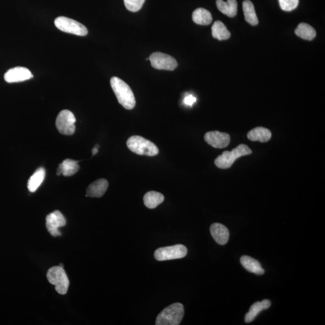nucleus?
Masks as SVG:
<instances>
[{
    "instance_id": "obj_11",
    "label": "nucleus",
    "mask_w": 325,
    "mask_h": 325,
    "mask_svg": "<svg viewBox=\"0 0 325 325\" xmlns=\"http://www.w3.org/2000/svg\"><path fill=\"white\" fill-rule=\"evenodd\" d=\"M204 139L210 145L215 148H225L229 145L230 136L218 131L210 132L204 136Z\"/></svg>"
},
{
    "instance_id": "obj_25",
    "label": "nucleus",
    "mask_w": 325,
    "mask_h": 325,
    "mask_svg": "<svg viewBox=\"0 0 325 325\" xmlns=\"http://www.w3.org/2000/svg\"><path fill=\"white\" fill-rule=\"evenodd\" d=\"M296 35L303 40L312 41L316 35V30L310 25L301 23L295 30Z\"/></svg>"
},
{
    "instance_id": "obj_21",
    "label": "nucleus",
    "mask_w": 325,
    "mask_h": 325,
    "mask_svg": "<svg viewBox=\"0 0 325 325\" xmlns=\"http://www.w3.org/2000/svg\"><path fill=\"white\" fill-rule=\"evenodd\" d=\"M165 200V197L161 193L155 191L147 192L143 197L144 204L147 208L153 209L158 205L162 204Z\"/></svg>"
},
{
    "instance_id": "obj_7",
    "label": "nucleus",
    "mask_w": 325,
    "mask_h": 325,
    "mask_svg": "<svg viewBox=\"0 0 325 325\" xmlns=\"http://www.w3.org/2000/svg\"><path fill=\"white\" fill-rule=\"evenodd\" d=\"M187 254V249L183 244L163 247L154 252L155 259L158 261H166L184 258Z\"/></svg>"
},
{
    "instance_id": "obj_16",
    "label": "nucleus",
    "mask_w": 325,
    "mask_h": 325,
    "mask_svg": "<svg viewBox=\"0 0 325 325\" xmlns=\"http://www.w3.org/2000/svg\"><path fill=\"white\" fill-rule=\"evenodd\" d=\"M80 166L77 161L66 159L60 163L57 170V176L63 175V176L70 177L76 174L79 171Z\"/></svg>"
},
{
    "instance_id": "obj_9",
    "label": "nucleus",
    "mask_w": 325,
    "mask_h": 325,
    "mask_svg": "<svg viewBox=\"0 0 325 325\" xmlns=\"http://www.w3.org/2000/svg\"><path fill=\"white\" fill-rule=\"evenodd\" d=\"M149 60L152 67L160 70L174 71L178 66L177 60L173 57L160 52L152 53Z\"/></svg>"
},
{
    "instance_id": "obj_29",
    "label": "nucleus",
    "mask_w": 325,
    "mask_h": 325,
    "mask_svg": "<svg viewBox=\"0 0 325 325\" xmlns=\"http://www.w3.org/2000/svg\"><path fill=\"white\" fill-rule=\"evenodd\" d=\"M98 148H99V145H96L95 147H94V148L93 149V151H92V153H93V156L98 153Z\"/></svg>"
},
{
    "instance_id": "obj_6",
    "label": "nucleus",
    "mask_w": 325,
    "mask_h": 325,
    "mask_svg": "<svg viewBox=\"0 0 325 325\" xmlns=\"http://www.w3.org/2000/svg\"><path fill=\"white\" fill-rule=\"evenodd\" d=\"M54 24L55 27L61 31L71 34L85 36L88 33L87 28L84 25L65 16L57 17L55 19Z\"/></svg>"
},
{
    "instance_id": "obj_3",
    "label": "nucleus",
    "mask_w": 325,
    "mask_h": 325,
    "mask_svg": "<svg viewBox=\"0 0 325 325\" xmlns=\"http://www.w3.org/2000/svg\"><path fill=\"white\" fill-rule=\"evenodd\" d=\"M128 148L136 154L155 156L159 152L158 147L152 141L139 136H133L127 141Z\"/></svg>"
},
{
    "instance_id": "obj_2",
    "label": "nucleus",
    "mask_w": 325,
    "mask_h": 325,
    "mask_svg": "<svg viewBox=\"0 0 325 325\" xmlns=\"http://www.w3.org/2000/svg\"><path fill=\"white\" fill-rule=\"evenodd\" d=\"M184 306L180 303L169 305L158 315L156 325H179L184 317Z\"/></svg>"
},
{
    "instance_id": "obj_23",
    "label": "nucleus",
    "mask_w": 325,
    "mask_h": 325,
    "mask_svg": "<svg viewBox=\"0 0 325 325\" xmlns=\"http://www.w3.org/2000/svg\"><path fill=\"white\" fill-rule=\"evenodd\" d=\"M243 10L245 20L253 26H257L258 19L252 2L249 0L243 1Z\"/></svg>"
},
{
    "instance_id": "obj_13",
    "label": "nucleus",
    "mask_w": 325,
    "mask_h": 325,
    "mask_svg": "<svg viewBox=\"0 0 325 325\" xmlns=\"http://www.w3.org/2000/svg\"><path fill=\"white\" fill-rule=\"evenodd\" d=\"M210 232L216 242L221 245H224L229 240V231L224 225L219 223L212 224L210 227Z\"/></svg>"
},
{
    "instance_id": "obj_18",
    "label": "nucleus",
    "mask_w": 325,
    "mask_h": 325,
    "mask_svg": "<svg viewBox=\"0 0 325 325\" xmlns=\"http://www.w3.org/2000/svg\"><path fill=\"white\" fill-rule=\"evenodd\" d=\"M247 137L251 141H260V142L265 143L270 140L272 133L269 129L259 127L248 132Z\"/></svg>"
},
{
    "instance_id": "obj_27",
    "label": "nucleus",
    "mask_w": 325,
    "mask_h": 325,
    "mask_svg": "<svg viewBox=\"0 0 325 325\" xmlns=\"http://www.w3.org/2000/svg\"><path fill=\"white\" fill-rule=\"evenodd\" d=\"M299 0H279L281 9L287 12L295 9L299 4Z\"/></svg>"
},
{
    "instance_id": "obj_14",
    "label": "nucleus",
    "mask_w": 325,
    "mask_h": 325,
    "mask_svg": "<svg viewBox=\"0 0 325 325\" xmlns=\"http://www.w3.org/2000/svg\"><path fill=\"white\" fill-rule=\"evenodd\" d=\"M108 183L106 180L102 179L96 180L89 186L86 190V196L92 198H100L104 195L107 190Z\"/></svg>"
},
{
    "instance_id": "obj_30",
    "label": "nucleus",
    "mask_w": 325,
    "mask_h": 325,
    "mask_svg": "<svg viewBox=\"0 0 325 325\" xmlns=\"http://www.w3.org/2000/svg\"><path fill=\"white\" fill-rule=\"evenodd\" d=\"M59 266L61 267V268H64L63 264H60Z\"/></svg>"
},
{
    "instance_id": "obj_22",
    "label": "nucleus",
    "mask_w": 325,
    "mask_h": 325,
    "mask_svg": "<svg viewBox=\"0 0 325 325\" xmlns=\"http://www.w3.org/2000/svg\"><path fill=\"white\" fill-rule=\"evenodd\" d=\"M193 21L197 24L207 26L212 23L213 18L209 11L204 8H198L192 14Z\"/></svg>"
},
{
    "instance_id": "obj_8",
    "label": "nucleus",
    "mask_w": 325,
    "mask_h": 325,
    "mask_svg": "<svg viewBox=\"0 0 325 325\" xmlns=\"http://www.w3.org/2000/svg\"><path fill=\"white\" fill-rule=\"evenodd\" d=\"M76 119L71 111L63 110L58 115L55 126L61 134L71 136L76 132Z\"/></svg>"
},
{
    "instance_id": "obj_1",
    "label": "nucleus",
    "mask_w": 325,
    "mask_h": 325,
    "mask_svg": "<svg viewBox=\"0 0 325 325\" xmlns=\"http://www.w3.org/2000/svg\"><path fill=\"white\" fill-rule=\"evenodd\" d=\"M110 85L119 103L127 110L133 109L135 107L136 99L130 86L117 77L111 79Z\"/></svg>"
},
{
    "instance_id": "obj_5",
    "label": "nucleus",
    "mask_w": 325,
    "mask_h": 325,
    "mask_svg": "<svg viewBox=\"0 0 325 325\" xmlns=\"http://www.w3.org/2000/svg\"><path fill=\"white\" fill-rule=\"evenodd\" d=\"M47 279L49 283L55 285V290L60 294L67 293L69 280L64 268L59 266H54L50 268L47 272Z\"/></svg>"
},
{
    "instance_id": "obj_20",
    "label": "nucleus",
    "mask_w": 325,
    "mask_h": 325,
    "mask_svg": "<svg viewBox=\"0 0 325 325\" xmlns=\"http://www.w3.org/2000/svg\"><path fill=\"white\" fill-rule=\"evenodd\" d=\"M46 177V170L43 168H40L30 177L28 182V189L30 192H35L38 190L42 183L44 182Z\"/></svg>"
},
{
    "instance_id": "obj_17",
    "label": "nucleus",
    "mask_w": 325,
    "mask_h": 325,
    "mask_svg": "<svg viewBox=\"0 0 325 325\" xmlns=\"http://www.w3.org/2000/svg\"><path fill=\"white\" fill-rule=\"evenodd\" d=\"M240 263L246 271L251 273L262 276L265 273L261 264L257 260L254 259L248 255H243L240 258Z\"/></svg>"
},
{
    "instance_id": "obj_15",
    "label": "nucleus",
    "mask_w": 325,
    "mask_h": 325,
    "mask_svg": "<svg viewBox=\"0 0 325 325\" xmlns=\"http://www.w3.org/2000/svg\"><path fill=\"white\" fill-rule=\"evenodd\" d=\"M271 302L268 299L263 300L262 302H255L249 308V311L245 315L244 321L246 323H251L263 310L268 309L271 307Z\"/></svg>"
},
{
    "instance_id": "obj_28",
    "label": "nucleus",
    "mask_w": 325,
    "mask_h": 325,
    "mask_svg": "<svg viewBox=\"0 0 325 325\" xmlns=\"http://www.w3.org/2000/svg\"><path fill=\"white\" fill-rule=\"evenodd\" d=\"M196 101V98L192 95H189L185 97L184 102L186 105L192 106L193 104Z\"/></svg>"
},
{
    "instance_id": "obj_24",
    "label": "nucleus",
    "mask_w": 325,
    "mask_h": 325,
    "mask_svg": "<svg viewBox=\"0 0 325 325\" xmlns=\"http://www.w3.org/2000/svg\"><path fill=\"white\" fill-rule=\"evenodd\" d=\"M213 38L219 41L229 40L231 33L225 24L220 21H217L213 24L212 28Z\"/></svg>"
},
{
    "instance_id": "obj_12",
    "label": "nucleus",
    "mask_w": 325,
    "mask_h": 325,
    "mask_svg": "<svg viewBox=\"0 0 325 325\" xmlns=\"http://www.w3.org/2000/svg\"><path fill=\"white\" fill-rule=\"evenodd\" d=\"M33 77L29 69L24 67H16L9 69L4 74L5 81L9 83L26 81Z\"/></svg>"
},
{
    "instance_id": "obj_4",
    "label": "nucleus",
    "mask_w": 325,
    "mask_h": 325,
    "mask_svg": "<svg viewBox=\"0 0 325 325\" xmlns=\"http://www.w3.org/2000/svg\"><path fill=\"white\" fill-rule=\"evenodd\" d=\"M252 150L246 144H240L232 151H225L216 158L215 163L217 167L226 169L232 167L237 158L251 154Z\"/></svg>"
},
{
    "instance_id": "obj_26",
    "label": "nucleus",
    "mask_w": 325,
    "mask_h": 325,
    "mask_svg": "<svg viewBox=\"0 0 325 325\" xmlns=\"http://www.w3.org/2000/svg\"><path fill=\"white\" fill-rule=\"evenodd\" d=\"M145 0H124V4L128 10L136 12L142 7Z\"/></svg>"
},
{
    "instance_id": "obj_10",
    "label": "nucleus",
    "mask_w": 325,
    "mask_h": 325,
    "mask_svg": "<svg viewBox=\"0 0 325 325\" xmlns=\"http://www.w3.org/2000/svg\"><path fill=\"white\" fill-rule=\"evenodd\" d=\"M66 224L65 217L59 211L55 210L46 217V227L48 232L54 237L61 235L59 228Z\"/></svg>"
},
{
    "instance_id": "obj_19",
    "label": "nucleus",
    "mask_w": 325,
    "mask_h": 325,
    "mask_svg": "<svg viewBox=\"0 0 325 325\" xmlns=\"http://www.w3.org/2000/svg\"><path fill=\"white\" fill-rule=\"evenodd\" d=\"M216 5L222 13L229 17H234L237 15V2L236 0H228L227 2L223 0H217Z\"/></svg>"
}]
</instances>
